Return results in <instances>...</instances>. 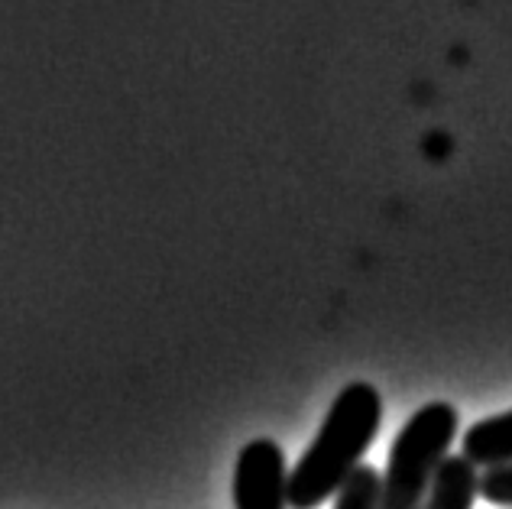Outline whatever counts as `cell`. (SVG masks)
Here are the masks:
<instances>
[{
    "instance_id": "obj_7",
    "label": "cell",
    "mask_w": 512,
    "mask_h": 509,
    "mask_svg": "<svg viewBox=\"0 0 512 509\" xmlns=\"http://www.w3.org/2000/svg\"><path fill=\"white\" fill-rule=\"evenodd\" d=\"M480 497L496 506H512V464L487 467V474L480 477Z\"/></svg>"
},
{
    "instance_id": "obj_3",
    "label": "cell",
    "mask_w": 512,
    "mask_h": 509,
    "mask_svg": "<svg viewBox=\"0 0 512 509\" xmlns=\"http://www.w3.org/2000/svg\"><path fill=\"white\" fill-rule=\"evenodd\" d=\"M234 509H289L286 454L273 438L240 448L234 467Z\"/></svg>"
},
{
    "instance_id": "obj_2",
    "label": "cell",
    "mask_w": 512,
    "mask_h": 509,
    "mask_svg": "<svg viewBox=\"0 0 512 509\" xmlns=\"http://www.w3.org/2000/svg\"><path fill=\"white\" fill-rule=\"evenodd\" d=\"M454 435L457 409L451 403H428L415 412L389 448L380 509H422Z\"/></svg>"
},
{
    "instance_id": "obj_4",
    "label": "cell",
    "mask_w": 512,
    "mask_h": 509,
    "mask_svg": "<svg viewBox=\"0 0 512 509\" xmlns=\"http://www.w3.org/2000/svg\"><path fill=\"white\" fill-rule=\"evenodd\" d=\"M477 497H480L477 464H470L464 454H448L438 467L435 484H431L422 509H474Z\"/></svg>"
},
{
    "instance_id": "obj_1",
    "label": "cell",
    "mask_w": 512,
    "mask_h": 509,
    "mask_svg": "<svg viewBox=\"0 0 512 509\" xmlns=\"http://www.w3.org/2000/svg\"><path fill=\"white\" fill-rule=\"evenodd\" d=\"M383 422V399L370 383H347L312 445L289 471V509H318L360 471Z\"/></svg>"
},
{
    "instance_id": "obj_6",
    "label": "cell",
    "mask_w": 512,
    "mask_h": 509,
    "mask_svg": "<svg viewBox=\"0 0 512 509\" xmlns=\"http://www.w3.org/2000/svg\"><path fill=\"white\" fill-rule=\"evenodd\" d=\"M380 490H383L380 471L370 464H363L360 471L344 484V490L338 493L334 509H380Z\"/></svg>"
},
{
    "instance_id": "obj_5",
    "label": "cell",
    "mask_w": 512,
    "mask_h": 509,
    "mask_svg": "<svg viewBox=\"0 0 512 509\" xmlns=\"http://www.w3.org/2000/svg\"><path fill=\"white\" fill-rule=\"evenodd\" d=\"M464 458L477 467H503L512 464V409L503 415H490L467 428Z\"/></svg>"
}]
</instances>
